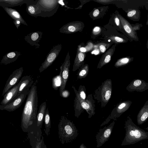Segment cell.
<instances>
[{"label":"cell","mask_w":148,"mask_h":148,"mask_svg":"<svg viewBox=\"0 0 148 148\" xmlns=\"http://www.w3.org/2000/svg\"></svg>","instance_id":"obj_44"},{"label":"cell","mask_w":148,"mask_h":148,"mask_svg":"<svg viewBox=\"0 0 148 148\" xmlns=\"http://www.w3.org/2000/svg\"><path fill=\"white\" fill-rule=\"evenodd\" d=\"M84 27L83 23L79 21L72 22L64 25L60 29V32L71 34L82 31Z\"/></svg>","instance_id":"obj_14"},{"label":"cell","mask_w":148,"mask_h":148,"mask_svg":"<svg viewBox=\"0 0 148 148\" xmlns=\"http://www.w3.org/2000/svg\"><path fill=\"white\" fill-rule=\"evenodd\" d=\"M20 81L21 84L18 92L19 95L24 90L31 87L34 83L33 78L30 75L24 76Z\"/></svg>","instance_id":"obj_21"},{"label":"cell","mask_w":148,"mask_h":148,"mask_svg":"<svg viewBox=\"0 0 148 148\" xmlns=\"http://www.w3.org/2000/svg\"><path fill=\"white\" fill-rule=\"evenodd\" d=\"M126 89L129 92H143L148 89V83L142 79H135L127 86Z\"/></svg>","instance_id":"obj_15"},{"label":"cell","mask_w":148,"mask_h":148,"mask_svg":"<svg viewBox=\"0 0 148 148\" xmlns=\"http://www.w3.org/2000/svg\"><path fill=\"white\" fill-rule=\"evenodd\" d=\"M108 39L116 44L125 43L128 42L129 39L125 35H112L109 37Z\"/></svg>","instance_id":"obj_28"},{"label":"cell","mask_w":148,"mask_h":148,"mask_svg":"<svg viewBox=\"0 0 148 148\" xmlns=\"http://www.w3.org/2000/svg\"><path fill=\"white\" fill-rule=\"evenodd\" d=\"M116 14L120 19L123 32L125 36L131 41L133 40L138 41L139 38L137 32L133 30L131 23L118 12Z\"/></svg>","instance_id":"obj_7"},{"label":"cell","mask_w":148,"mask_h":148,"mask_svg":"<svg viewBox=\"0 0 148 148\" xmlns=\"http://www.w3.org/2000/svg\"><path fill=\"white\" fill-rule=\"evenodd\" d=\"M39 37V35L37 32H34L31 35V39L33 41H36L37 40Z\"/></svg>","instance_id":"obj_37"},{"label":"cell","mask_w":148,"mask_h":148,"mask_svg":"<svg viewBox=\"0 0 148 148\" xmlns=\"http://www.w3.org/2000/svg\"><path fill=\"white\" fill-rule=\"evenodd\" d=\"M38 96L36 83L30 88L22 114L21 127L25 132H31L37 128Z\"/></svg>","instance_id":"obj_1"},{"label":"cell","mask_w":148,"mask_h":148,"mask_svg":"<svg viewBox=\"0 0 148 148\" xmlns=\"http://www.w3.org/2000/svg\"><path fill=\"white\" fill-rule=\"evenodd\" d=\"M132 103L130 100H127L121 102L118 104L113 109L110 114L106 120L101 124V127L108 123L111 119L116 120L124 112L128 110Z\"/></svg>","instance_id":"obj_5"},{"label":"cell","mask_w":148,"mask_h":148,"mask_svg":"<svg viewBox=\"0 0 148 148\" xmlns=\"http://www.w3.org/2000/svg\"><path fill=\"white\" fill-rule=\"evenodd\" d=\"M131 25L133 30L135 32L139 30L140 28L143 27L142 24L139 23H136L135 24H131Z\"/></svg>","instance_id":"obj_33"},{"label":"cell","mask_w":148,"mask_h":148,"mask_svg":"<svg viewBox=\"0 0 148 148\" xmlns=\"http://www.w3.org/2000/svg\"><path fill=\"white\" fill-rule=\"evenodd\" d=\"M114 0H97L96 1L101 3H108L114 1Z\"/></svg>","instance_id":"obj_39"},{"label":"cell","mask_w":148,"mask_h":148,"mask_svg":"<svg viewBox=\"0 0 148 148\" xmlns=\"http://www.w3.org/2000/svg\"><path fill=\"white\" fill-rule=\"evenodd\" d=\"M9 4L10 5H19V3H21V2L23 1V0H2L0 1Z\"/></svg>","instance_id":"obj_32"},{"label":"cell","mask_w":148,"mask_h":148,"mask_svg":"<svg viewBox=\"0 0 148 148\" xmlns=\"http://www.w3.org/2000/svg\"><path fill=\"white\" fill-rule=\"evenodd\" d=\"M127 16L130 19L134 21H138L140 17V12L139 10L129 9L126 11Z\"/></svg>","instance_id":"obj_23"},{"label":"cell","mask_w":148,"mask_h":148,"mask_svg":"<svg viewBox=\"0 0 148 148\" xmlns=\"http://www.w3.org/2000/svg\"><path fill=\"white\" fill-rule=\"evenodd\" d=\"M133 57L127 56L120 58L117 60L114 64V67L118 68L127 65L132 61Z\"/></svg>","instance_id":"obj_27"},{"label":"cell","mask_w":148,"mask_h":148,"mask_svg":"<svg viewBox=\"0 0 148 148\" xmlns=\"http://www.w3.org/2000/svg\"><path fill=\"white\" fill-rule=\"evenodd\" d=\"M112 44V43H100L97 45L96 46L101 53H103L107 49L110 47Z\"/></svg>","instance_id":"obj_30"},{"label":"cell","mask_w":148,"mask_h":148,"mask_svg":"<svg viewBox=\"0 0 148 148\" xmlns=\"http://www.w3.org/2000/svg\"><path fill=\"white\" fill-rule=\"evenodd\" d=\"M113 20L114 23L117 28L119 30H120L121 31H122L123 32L121 23L120 19L118 17L116 14H115Z\"/></svg>","instance_id":"obj_31"},{"label":"cell","mask_w":148,"mask_h":148,"mask_svg":"<svg viewBox=\"0 0 148 148\" xmlns=\"http://www.w3.org/2000/svg\"><path fill=\"white\" fill-rule=\"evenodd\" d=\"M21 84L20 81L13 87L9 90L3 96V99L1 102L0 105H7L17 98L18 95L19 88Z\"/></svg>","instance_id":"obj_13"},{"label":"cell","mask_w":148,"mask_h":148,"mask_svg":"<svg viewBox=\"0 0 148 148\" xmlns=\"http://www.w3.org/2000/svg\"><path fill=\"white\" fill-rule=\"evenodd\" d=\"M18 56L14 52L9 53L3 57L1 63L6 65L14 62L16 60Z\"/></svg>","instance_id":"obj_25"},{"label":"cell","mask_w":148,"mask_h":148,"mask_svg":"<svg viewBox=\"0 0 148 148\" xmlns=\"http://www.w3.org/2000/svg\"><path fill=\"white\" fill-rule=\"evenodd\" d=\"M99 14V11L98 9H95L93 12L92 15L94 17H96L98 16Z\"/></svg>","instance_id":"obj_38"},{"label":"cell","mask_w":148,"mask_h":148,"mask_svg":"<svg viewBox=\"0 0 148 148\" xmlns=\"http://www.w3.org/2000/svg\"><path fill=\"white\" fill-rule=\"evenodd\" d=\"M30 88H28L24 90L17 98L10 103L5 106L0 105V109L10 112L13 111L19 108L24 101Z\"/></svg>","instance_id":"obj_10"},{"label":"cell","mask_w":148,"mask_h":148,"mask_svg":"<svg viewBox=\"0 0 148 148\" xmlns=\"http://www.w3.org/2000/svg\"><path fill=\"white\" fill-rule=\"evenodd\" d=\"M32 148H47L42 135L41 129L37 128L33 131L27 133Z\"/></svg>","instance_id":"obj_6"},{"label":"cell","mask_w":148,"mask_h":148,"mask_svg":"<svg viewBox=\"0 0 148 148\" xmlns=\"http://www.w3.org/2000/svg\"><path fill=\"white\" fill-rule=\"evenodd\" d=\"M4 9L8 14L14 19V21H19L21 23L27 25L20 14L17 11L14 9L6 7H5Z\"/></svg>","instance_id":"obj_24"},{"label":"cell","mask_w":148,"mask_h":148,"mask_svg":"<svg viewBox=\"0 0 148 148\" xmlns=\"http://www.w3.org/2000/svg\"><path fill=\"white\" fill-rule=\"evenodd\" d=\"M46 108L47 104L45 101L43 102L40 106L37 116V127L38 129L42 128Z\"/></svg>","instance_id":"obj_22"},{"label":"cell","mask_w":148,"mask_h":148,"mask_svg":"<svg viewBox=\"0 0 148 148\" xmlns=\"http://www.w3.org/2000/svg\"><path fill=\"white\" fill-rule=\"evenodd\" d=\"M23 71V67H21L12 72L6 81L2 96H3L9 90L18 83Z\"/></svg>","instance_id":"obj_11"},{"label":"cell","mask_w":148,"mask_h":148,"mask_svg":"<svg viewBox=\"0 0 148 148\" xmlns=\"http://www.w3.org/2000/svg\"><path fill=\"white\" fill-rule=\"evenodd\" d=\"M44 121L45 125L44 131L46 135L48 136L49 134L51 127V121L48 108H47L45 112Z\"/></svg>","instance_id":"obj_26"},{"label":"cell","mask_w":148,"mask_h":148,"mask_svg":"<svg viewBox=\"0 0 148 148\" xmlns=\"http://www.w3.org/2000/svg\"><path fill=\"white\" fill-rule=\"evenodd\" d=\"M116 45V44L113 45L106 52L103 54L98 64L97 69L101 68L110 61L114 52Z\"/></svg>","instance_id":"obj_17"},{"label":"cell","mask_w":148,"mask_h":148,"mask_svg":"<svg viewBox=\"0 0 148 148\" xmlns=\"http://www.w3.org/2000/svg\"><path fill=\"white\" fill-rule=\"evenodd\" d=\"M146 25H148V15H147V22L146 23Z\"/></svg>","instance_id":"obj_42"},{"label":"cell","mask_w":148,"mask_h":148,"mask_svg":"<svg viewBox=\"0 0 148 148\" xmlns=\"http://www.w3.org/2000/svg\"><path fill=\"white\" fill-rule=\"evenodd\" d=\"M72 88L73 89L75 95V97L74 101V108L75 110V116L77 118H78L81 114L84 111V109L82 106V102L85 100H84L79 95L77 90L75 87L73 86Z\"/></svg>","instance_id":"obj_18"},{"label":"cell","mask_w":148,"mask_h":148,"mask_svg":"<svg viewBox=\"0 0 148 148\" xmlns=\"http://www.w3.org/2000/svg\"><path fill=\"white\" fill-rule=\"evenodd\" d=\"M70 94L69 91L66 90H62L61 93H60V95L61 97L64 98H67L68 97Z\"/></svg>","instance_id":"obj_34"},{"label":"cell","mask_w":148,"mask_h":148,"mask_svg":"<svg viewBox=\"0 0 148 148\" xmlns=\"http://www.w3.org/2000/svg\"><path fill=\"white\" fill-rule=\"evenodd\" d=\"M112 92V81L108 79L103 82L95 91L94 97L102 108L104 107L110 99Z\"/></svg>","instance_id":"obj_4"},{"label":"cell","mask_w":148,"mask_h":148,"mask_svg":"<svg viewBox=\"0 0 148 148\" xmlns=\"http://www.w3.org/2000/svg\"><path fill=\"white\" fill-rule=\"evenodd\" d=\"M95 103L92 94H88L86 99L82 103V106L88 113V118H91L95 113Z\"/></svg>","instance_id":"obj_16"},{"label":"cell","mask_w":148,"mask_h":148,"mask_svg":"<svg viewBox=\"0 0 148 148\" xmlns=\"http://www.w3.org/2000/svg\"><path fill=\"white\" fill-rule=\"evenodd\" d=\"M145 129L148 130V126Z\"/></svg>","instance_id":"obj_43"},{"label":"cell","mask_w":148,"mask_h":148,"mask_svg":"<svg viewBox=\"0 0 148 148\" xmlns=\"http://www.w3.org/2000/svg\"><path fill=\"white\" fill-rule=\"evenodd\" d=\"M70 57L69 52L66 56L64 61L60 68V75L61 83L60 87V93L65 90L67 81L69 78V68L70 65Z\"/></svg>","instance_id":"obj_9"},{"label":"cell","mask_w":148,"mask_h":148,"mask_svg":"<svg viewBox=\"0 0 148 148\" xmlns=\"http://www.w3.org/2000/svg\"><path fill=\"white\" fill-rule=\"evenodd\" d=\"M114 124L115 121H113L107 127L105 126L99 130L95 136L97 147H101L108 140L112 133Z\"/></svg>","instance_id":"obj_8"},{"label":"cell","mask_w":148,"mask_h":148,"mask_svg":"<svg viewBox=\"0 0 148 148\" xmlns=\"http://www.w3.org/2000/svg\"><path fill=\"white\" fill-rule=\"evenodd\" d=\"M124 128L125 134L121 146L134 144L148 139V132L137 126L129 116L125 121Z\"/></svg>","instance_id":"obj_2"},{"label":"cell","mask_w":148,"mask_h":148,"mask_svg":"<svg viewBox=\"0 0 148 148\" xmlns=\"http://www.w3.org/2000/svg\"><path fill=\"white\" fill-rule=\"evenodd\" d=\"M85 56V52H81L80 50V46H78L73 65V71H75L79 69L84 64Z\"/></svg>","instance_id":"obj_19"},{"label":"cell","mask_w":148,"mask_h":148,"mask_svg":"<svg viewBox=\"0 0 148 148\" xmlns=\"http://www.w3.org/2000/svg\"><path fill=\"white\" fill-rule=\"evenodd\" d=\"M36 8L33 5H30L28 6L27 10L30 14H36Z\"/></svg>","instance_id":"obj_35"},{"label":"cell","mask_w":148,"mask_h":148,"mask_svg":"<svg viewBox=\"0 0 148 148\" xmlns=\"http://www.w3.org/2000/svg\"><path fill=\"white\" fill-rule=\"evenodd\" d=\"M62 46L60 44L54 47L51 50L44 62L39 69L40 73L42 72L50 66L58 55Z\"/></svg>","instance_id":"obj_12"},{"label":"cell","mask_w":148,"mask_h":148,"mask_svg":"<svg viewBox=\"0 0 148 148\" xmlns=\"http://www.w3.org/2000/svg\"><path fill=\"white\" fill-rule=\"evenodd\" d=\"M58 134L61 143H71L77 137L79 131L73 121L62 116L58 125Z\"/></svg>","instance_id":"obj_3"},{"label":"cell","mask_w":148,"mask_h":148,"mask_svg":"<svg viewBox=\"0 0 148 148\" xmlns=\"http://www.w3.org/2000/svg\"><path fill=\"white\" fill-rule=\"evenodd\" d=\"M79 148H87L83 143H82L80 145Z\"/></svg>","instance_id":"obj_40"},{"label":"cell","mask_w":148,"mask_h":148,"mask_svg":"<svg viewBox=\"0 0 148 148\" xmlns=\"http://www.w3.org/2000/svg\"><path fill=\"white\" fill-rule=\"evenodd\" d=\"M146 47H147V49H148V38L147 39V44H146Z\"/></svg>","instance_id":"obj_41"},{"label":"cell","mask_w":148,"mask_h":148,"mask_svg":"<svg viewBox=\"0 0 148 148\" xmlns=\"http://www.w3.org/2000/svg\"><path fill=\"white\" fill-rule=\"evenodd\" d=\"M101 28L98 26L95 27L92 30V33L94 35H97L99 34L101 32Z\"/></svg>","instance_id":"obj_36"},{"label":"cell","mask_w":148,"mask_h":148,"mask_svg":"<svg viewBox=\"0 0 148 148\" xmlns=\"http://www.w3.org/2000/svg\"><path fill=\"white\" fill-rule=\"evenodd\" d=\"M148 119V100L138 113L137 121L138 125H141L145 122Z\"/></svg>","instance_id":"obj_20"},{"label":"cell","mask_w":148,"mask_h":148,"mask_svg":"<svg viewBox=\"0 0 148 148\" xmlns=\"http://www.w3.org/2000/svg\"><path fill=\"white\" fill-rule=\"evenodd\" d=\"M89 71V66L88 64H84L79 69L77 73V77L81 79L85 78L88 75Z\"/></svg>","instance_id":"obj_29"}]
</instances>
